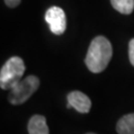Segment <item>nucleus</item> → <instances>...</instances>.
<instances>
[{
	"mask_svg": "<svg viewBox=\"0 0 134 134\" xmlns=\"http://www.w3.org/2000/svg\"><path fill=\"white\" fill-rule=\"evenodd\" d=\"M112 57V46L103 36H97L91 41L86 57V65L91 72H103Z\"/></svg>",
	"mask_w": 134,
	"mask_h": 134,
	"instance_id": "1",
	"label": "nucleus"
},
{
	"mask_svg": "<svg viewBox=\"0 0 134 134\" xmlns=\"http://www.w3.org/2000/svg\"><path fill=\"white\" fill-rule=\"evenodd\" d=\"M25 72V64L19 57H12L0 71V86L2 90H11L21 81Z\"/></svg>",
	"mask_w": 134,
	"mask_h": 134,
	"instance_id": "2",
	"label": "nucleus"
},
{
	"mask_svg": "<svg viewBox=\"0 0 134 134\" xmlns=\"http://www.w3.org/2000/svg\"><path fill=\"white\" fill-rule=\"evenodd\" d=\"M40 86V81L35 76H28L24 80L16 83L8 94V100L10 103L18 105L27 101Z\"/></svg>",
	"mask_w": 134,
	"mask_h": 134,
	"instance_id": "3",
	"label": "nucleus"
},
{
	"mask_svg": "<svg viewBox=\"0 0 134 134\" xmlns=\"http://www.w3.org/2000/svg\"><path fill=\"white\" fill-rule=\"evenodd\" d=\"M45 19L50 26L52 33L55 35H62L66 31L67 20L66 14L62 8L57 6L49 8L45 15Z\"/></svg>",
	"mask_w": 134,
	"mask_h": 134,
	"instance_id": "4",
	"label": "nucleus"
},
{
	"mask_svg": "<svg viewBox=\"0 0 134 134\" xmlns=\"http://www.w3.org/2000/svg\"><path fill=\"white\" fill-rule=\"evenodd\" d=\"M68 108H75L81 113H87L91 107L90 97L79 91H72L68 94Z\"/></svg>",
	"mask_w": 134,
	"mask_h": 134,
	"instance_id": "5",
	"label": "nucleus"
},
{
	"mask_svg": "<svg viewBox=\"0 0 134 134\" xmlns=\"http://www.w3.org/2000/svg\"><path fill=\"white\" fill-rule=\"evenodd\" d=\"M29 134H49V127L43 115H34L28 123Z\"/></svg>",
	"mask_w": 134,
	"mask_h": 134,
	"instance_id": "6",
	"label": "nucleus"
},
{
	"mask_svg": "<svg viewBox=\"0 0 134 134\" xmlns=\"http://www.w3.org/2000/svg\"><path fill=\"white\" fill-rule=\"evenodd\" d=\"M116 131L118 134H134V113L121 117L116 125Z\"/></svg>",
	"mask_w": 134,
	"mask_h": 134,
	"instance_id": "7",
	"label": "nucleus"
},
{
	"mask_svg": "<svg viewBox=\"0 0 134 134\" xmlns=\"http://www.w3.org/2000/svg\"><path fill=\"white\" fill-rule=\"evenodd\" d=\"M112 7L121 14H131L134 10V0H110Z\"/></svg>",
	"mask_w": 134,
	"mask_h": 134,
	"instance_id": "8",
	"label": "nucleus"
},
{
	"mask_svg": "<svg viewBox=\"0 0 134 134\" xmlns=\"http://www.w3.org/2000/svg\"><path fill=\"white\" fill-rule=\"evenodd\" d=\"M128 55H129V61L131 65L134 67V39H131L129 42V50H128Z\"/></svg>",
	"mask_w": 134,
	"mask_h": 134,
	"instance_id": "9",
	"label": "nucleus"
},
{
	"mask_svg": "<svg viewBox=\"0 0 134 134\" xmlns=\"http://www.w3.org/2000/svg\"><path fill=\"white\" fill-rule=\"evenodd\" d=\"M21 2V0H5L6 5L10 8H15L16 6H18Z\"/></svg>",
	"mask_w": 134,
	"mask_h": 134,
	"instance_id": "10",
	"label": "nucleus"
},
{
	"mask_svg": "<svg viewBox=\"0 0 134 134\" xmlns=\"http://www.w3.org/2000/svg\"><path fill=\"white\" fill-rule=\"evenodd\" d=\"M87 134H94V133H87Z\"/></svg>",
	"mask_w": 134,
	"mask_h": 134,
	"instance_id": "11",
	"label": "nucleus"
}]
</instances>
